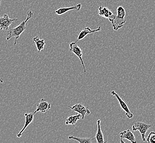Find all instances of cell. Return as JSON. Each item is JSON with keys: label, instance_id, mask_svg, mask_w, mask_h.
I'll list each match as a JSON object with an SVG mask.
<instances>
[{"label": "cell", "instance_id": "obj_13", "mask_svg": "<svg viewBox=\"0 0 155 143\" xmlns=\"http://www.w3.org/2000/svg\"><path fill=\"white\" fill-rule=\"evenodd\" d=\"M34 113H25L24 114V116L25 117V125H24L23 128L21 129V131L19 132V133L17 134V137L20 138L21 136V134L24 132L25 129L28 127V125L31 124L34 119Z\"/></svg>", "mask_w": 155, "mask_h": 143}, {"label": "cell", "instance_id": "obj_14", "mask_svg": "<svg viewBox=\"0 0 155 143\" xmlns=\"http://www.w3.org/2000/svg\"><path fill=\"white\" fill-rule=\"evenodd\" d=\"M97 131L96 132L95 139L97 143H105L106 141L104 140V134L102 131L101 128V120L98 119L97 121Z\"/></svg>", "mask_w": 155, "mask_h": 143}, {"label": "cell", "instance_id": "obj_20", "mask_svg": "<svg viewBox=\"0 0 155 143\" xmlns=\"http://www.w3.org/2000/svg\"><path fill=\"white\" fill-rule=\"evenodd\" d=\"M1 2H2V0H0V5H1Z\"/></svg>", "mask_w": 155, "mask_h": 143}, {"label": "cell", "instance_id": "obj_15", "mask_svg": "<svg viewBox=\"0 0 155 143\" xmlns=\"http://www.w3.org/2000/svg\"><path fill=\"white\" fill-rule=\"evenodd\" d=\"M81 116L79 113H78L77 115H75L69 116L66 119L65 124L66 125H75L77 122L78 121L81 119Z\"/></svg>", "mask_w": 155, "mask_h": 143}, {"label": "cell", "instance_id": "obj_5", "mask_svg": "<svg viewBox=\"0 0 155 143\" xmlns=\"http://www.w3.org/2000/svg\"><path fill=\"white\" fill-rule=\"evenodd\" d=\"M18 20V18L11 19L9 18L7 14H5L3 16L0 17V29L2 30H8L10 25Z\"/></svg>", "mask_w": 155, "mask_h": 143}, {"label": "cell", "instance_id": "obj_9", "mask_svg": "<svg viewBox=\"0 0 155 143\" xmlns=\"http://www.w3.org/2000/svg\"><path fill=\"white\" fill-rule=\"evenodd\" d=\"M119 134H120L119 136L120 138V143H125V141L123 140V139L129 140L133 143H136L137 142L134 134H133V133L129 129L124 130L122 132H120Z\"/></svg>", "mask_w": 155, "mask_h": 143}, {"label": "cell", "instance_id": "obj_11", "mask_svg": "<svg viewBox=\"0 0 155 143\" xmlns=\"http://www.w3.org/2000/svg\"><path fill=\"white\" fill-rule=\"evenodd\" d=\"M82 5L81 3H78L75 6H71V7H62L60 8L57 10L55 11L54 13L57 14V15H62L63 14L66 13L67 12L70 11H79L81 9Z\"/></svg>", "mask_w": 155, "mask_h": 143}, {"label": "cell", "instance_id": "obj_10", "mask_svg": "<svg viewBox=\"0 0 155 143\" xmlns=\"http://www.w3.org/2000/svg\"><path fill=\"white\" fill-rule=\"evenodd\" d=\"M51 105L48 103L45 98H41L40 102L36 104V110L34 113L35 114L37 112H41L42 113H45L51 108Z\"/></svg>", "mask_w": 155, "mask_h": 143}, {"label": "cell", "instance_id": "obj_7", "mask_svg": "<svg viewBox=\"0 0 155 143\" xmlns=\"http://www.w3.org/2000/svg\"><path fill=\"white\" fill-rule=\"evenodd\" d=\"M68 106L72 111L81 114L83 119H84L86 115H89L91 113L88 107H85L81 104H76L72 106L69 105Z\"/></svg>", "mask_w": 155, "mask_h": 143}, {"label": "cell", "instance_id": "obj_16", "mask_svg": "<svg viewBox=\"0 0 155 143\" xmlns=\"http://www.w3.org/2000/svg\"><path fill=\"white\" fill-rule=\"evenodd\" d=\"M33 42H35L39 53L44 50L46 44L44 39H40L38 36H36L33 38Z\"/></svg>", "mask_w": 155, "mask_h": 143}, {"label": "cell", "instance_id": "obj_1", "mask_svg": "<svg viewBox=\"0 0 155 143\" xmlns=\"http://www.w3.org/2000/svg\"><path fill=\"white\" fill-rule=\"evenodd\" d=\"M33 15V12L31 11H29L27 12V17L25 21H23L21 24L18 25L17 27L13 28L12 29H10L7 34V36L6 38V40H8L11 39L13 37L15 38V41L14 43V45L15 46L17 44V42L18 39L19 38L20 36L22 33L24 32L25 29H27V24L28 21L30 19V18L32 17Z\"/></svg>", "mask_w": 155, "mask_h": 143}, {"label": "cell", "instance_id": "obj_6", "mask_svg": "<svg viewBox=\"0 0 155 143\" xmlns=\"http://www.w3.org/2000/svg\"><path fill=\"white\" fill-rule=\"evenodd\" d=\"M111 95L112 96H116L117 99L118 100V101L119 102V105H120V106L122 108L123 110L125 112V115L127 116V117L128 118H132L134 115L132 113L130 110H129L128 105L127 104V103L125 102L122 98H121L119 95L116 92V91H114V90H112L111 91Z\"/></svg>", "mask_w": 155, "mask_h": 143}, {"label": "cell", "instance_id": "obj_4", "mask_svg": "<svg viewBox=\"0 0 155 143\" xmlns=\"http://www.w3.org/2000/svg\"><path fill=\"white\" fill-rule=\"evenodd\" d=\"M69 51H71L72 53L74 54L77 56L79 58L81 61V63L83 66V68L84 72V73L87 72V69L85 68V66L83 60V52L81 48L78 45L77 42H73L69 44Z\"/></svg>", "mask_w": 155, "mask_h": 143}, {"label": "cell", "instance_id": "obj_8", "mask_svg": "<svg viewBox=\"0 0 155 143\" xmlns=\"http://www.w3.org/2000/svg\"><path fill=\"white\" fill-rule=\"evenodd\" d=\"M98 15L101 17L107 18L110 22L114 20L116 15H114L108 7L102 6H100L98 8Z\"/></svg>", "mask_w": 155, "mask_h": 143}, {"label": "cell", "instance_id": "obj_19", "mask_svg": "<svg viewBox=\"0 0 155 143\" xmlns=\"http://www.w3.org/2000/svg\"><path fill=\"white\" fill-rule=\"evenodd\" d=\"M0 83H3V79L1 77H0Z\"/></svg>", "mask_w": 155, "mask_h": 143}, {"label": "cell", "instance_id": "obj_12", "mask_svg": "<svg viewBox=\"0 0 155 143\" xmlns=\"http://www.w3.org/2000/svg\"><path fill=\"white\" fill-rule=\"evenodd\" d=\"M101 30V28L100 26H99L97 29H91L89 27H86V28H84L83 30H81L79 34H78L77 40L80 41L81 40L84 39L85 38V36L87 35L88 34L97 32Z\"/></svg>", "mask_w": 155, "mask_h": 143}, {"label": "cell", "instance_id": "obj_3", "mask_svg": "<svg viewBox=\"0 0 155 143\" xmlns=\"http://www.w3.org/2000/svg\"><path fill=\"white\" fill-rule=\"evenodd\" d=\"M152 125H151L147 124L146 123L143 122H140V121H137L133 123L132 125V129L134 131H140V134L141 135V139L143 141H146V132L148 131Z\"/></svg>", "mask_w": 155, "mask_h": 143}, {"label": "cell", "instance_id": "obj_2", "mask_svg": "<svg viewBox=\"0 0 155 143\" xmlns=\"http://www.w3.org/2000/svg\"><path fill=\"white\" fill-rule=\"evenodd\" d=\"M126 11L122 6H119L117 8V15L113 21L111 22L113 29L114 30H118L122 28L125 24Z\"/></svg>", "mask_w": 155, "mask_h": 143}, {"label": "cell", "instance_id": "obj_18", "mask_svg": "<svg viewBox=\"0 0 155 143\" xmlns=\"http://www.w3.org/2000/svg\"><path fill=\"white\" fill-rule=\"evenodd\" d=\"M146 141L149 143H155V132H150L146 138Z\"/></svg>", "mask_w": 155, "mask_h": 143}, {"label": "cell", "instance_id": "obj_17", "mask_svg": "<svg viewBox=\"0 0 155 143\" xmlns=\"http://www.w3.org/2000/svg\"><path fill=\"white\" fill-rule=\"evenodd\" d=\"M69 139H73L76 140L80 143H91L93 142V140L95 139V137L93 138H80L76 137L73 135L69 136Z\"/></svg>", "mask_w": 155, "mask_h": 143}]
</instances>
